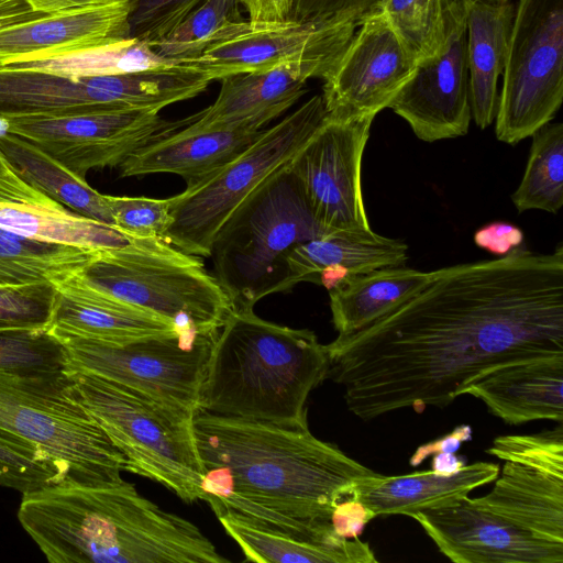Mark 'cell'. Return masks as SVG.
Masks as SVG:
<instances>
[{"mask_svg": "<svg viewBox=\"0 0 563 563\" xmlns=\"http://www.w3.org/2000/svg\"><path fill=\"white\" fill-rule=\"evenodd\" d=\"M450 0H382L378 9L418 63L445 44Z\"/></svg>", "mask_w": 563, "mask_h": 563, "instance_id": "e575fe53", "label": "cell"}, {"mask_svg": "<svg viewBox=\"0 0 563 563\" xmlns=\"http://www.w3.org/2000/svg\"><path fill=\"white\" fill-rule=\"evenodd\" d=\"M46 330L59 340L109 343L178 333L158 314L86 288L70 278L57 285Z\"/></svg>", "mask_w": 563, "mask_h": 563, "instance_id": "603a6c76", "label": "cell"}, {"mask_svg": "<svg viewBox=\"0 0 563 563\" xmlns=\"http://www.w3.org/2000/svg\"><path fill=\"white\" fill-rule=\"evenodd\" d=\"M466 465V457L455 453L441 452L433 455L432 471L441 474H453Z\"/></svg>", "mask_w": 563, "mask_h": 563, "instance_id": "c3c4849f", "label": "cell"}, {"mask_svg": "<svg viewBox=\"0 0 563 563\" xmlns=\"http://www.w3.org/2000/svg\"><path fill=\"white\" fill-rule=\"evenodd\" d=\"M65 367L64 345L46 329L0 331V371L59 372Z\"/></svg>", "mask_w": 563, "mask_h": 563, "instance_id": "8d00e7d4", "label": "cell"}, {"mask_svg": "<svg viewBox=\"0 0 563 563\" xmlns=\"http://www.w3.org/2000/svg\"><path fill=\"white\" fill-rule=\"evenodd\" d=\"M114 225L128 235L141 239H162L173 222L170 197H115L106 195Z\"/></svg>", "mask_w": 563, "mask_h": 563, "instance_id": "ab89813d", "label": "cell"}, {"mask_svg": "<svg viewBox=\"0 0 563 563\" xmlns=\"http://www.w3.org/2000/svg\"><path fill=\"white\" fill-rule=\"evenodd\" d=\"M416 66L383 12L378 8L368 12L324 80L327 118H375L409 81Z\"/></svg>", "mask_w": 563, "mask_h": 563, "instance_id": "e0dca14e", "label": "cell"}, {"mask_svg": "<svg viewBox=\"0 0 563 563\" xmlns=\"http://www.w3.org/2000/svg\"><path fill=\"white\" fill-rule=\"evenodd\" d=\"M183 96L181 76L173 67L85 78L0 67V121L103 111L159 112Z\"/></svg>", "mask_w": 563, "mask_h": 563, "instance_id": "8fae6325", "label": "cell"}, {"mask_svg": "<svg viewBox=\"0 0 563 563\" xmlns=\"http://www.w3.org/2000/svg\"><path fill=\"white\" fill-rule=\"evenodd\" d=\"M59 483V472L45 454L0 437V486L25 494Z\"/></svg>", "mask_w": 563, "mask_h": 563, "instance_id": "f35d334b", "label": "cell"}, {"mask_svg": "<svg viewBox=\"0 0 563 563\" xmlns=\"http://www.w3.org/2000/svg\"><path fill=\"white\" fill-rule=\"evenodd\" d=\"M217 334L188 338L172 333L122 343L60 341L65 372L90 373L196 413Z\"/></svg>", "mask_w": 563, "mask_h": 563, "instance_id": "7c38bea8", "label": "cell"}, {"mask_svg": "<svg viewBox=\"0 0 563 563\" xmlns=\"http://www.w3.org/2000/svg\"><path fill=\"white\" fill-rule=\"evenodd\" d=\"M73 282L146 309L188 338L216 335L233 303L199 256L162 239L132 236L114 249L99 250Z\"/></svg>", "mask_w": 563, "mask_h": 563, "instance_id": "5b68a950", "label": "cell"}, {"mask_svg": "<svg viewBox=\"0 0 563 563\" xmlns=\"http://www.w3.org/2000/svg\"><path fill=\"white\" fill-rule=\"evenodd\" d=\"M360 21L353 18L302 22L243 19L223 29L196 56L173 64L190 68L209 81L292 62L318 64L332 73Z\"/></svg>", "mask_w": 563, "mask_h": 563, "instance_id": "4fadbf2b", "label": "cell"}, {"mask_svg": "<svg viewBox=\"0 0 563 563\" xmlns=\"http://www.w3.org/2000/svg\"><path fill=\"white\" fill-rule=\"evenodd\" d=\"M408 246L400 240L369 232L334 231L298 245L287 257L283 292L302 282L328 290L340 280L373 269L401 266Z\"/></svg>", "mask_w": 563, "mask_h": 563, "instance_id": "d4e9b609", "label": "cell"}, {"mask_svg": "<svg viewBox=\"0 0 563 563\" xmlns=\"http://www.w3.org/2000/svg\"><path fill=\"white\" fill-rule=\"evenodd\" d=\"M388 108L424 142L463 136L472 119L467 31L462 0H450L444 47L417 63Z\"/></svg>", "mask_w": 563, "mask_h": 563, "instance_id": "ac0fdd59", "label": "cell"}, {"mask_svg": "<svg viewBox=\"0 0 563 563\" xmlns=\"http://www.w3.org/2000/svg\"><path fill=\"white\" fill-rule=\"evenodd\" d=\"M498 475L499 466L489 462L465 465L453 474L432 470L396 476L374 473L355 482L352 498L363 503L376 516L412 517L420 511L453 505Z\"/></svg>", "mask_w": 563, "mask_h": 563, "instance_id": "484cf974", "label": "cell"}, {"mask_svg": "<svg viewBox=\"0 0 563 563\" xmlns=\"http://www.w3.org/2000/svg\"><path fill=\"white\" fill-rule=\"evenodd\" d=\"M12 65L85 78L142 71L174 64L159 56L147 43L129 38L111 45Z\"/></svg>", "mask_w": 563, "mask_h": 563, "instance_id": "d6a6232c", "label": "cell"}, {"mask_svg": "<svg viewBox=\"0 0 563 563\" xmlns=\"http://www.w3.org/2000/svg\"><path fill=\"white\" fill-rule=\"evenodd\" d=\"M205 466L201 500L214 514L234 510L258 523L320 536L333 532L334 506L374 474L321 441L308 423L280 424L198 410L194 417Z\"/></svg>", "mask_w": 563, "mask_h": 563, "instance_id": "7a4b0ae2", "label": "cell"}, {"mask_svg": "<svg viewBox=\"0 0 563 563\" xmlns=\"http://www.w3.org/2000/svg\"><path fill=\"white\" fill-rule=\"evenodd\" d=\"M522 180L511 199L518 212L558 213L563 206V124L547 123L532 135Z\"/></svg>", "mask_w": 563, "mask_h": 563, "instance_id": "836d02e7", "label": "cell"}, {"mask_svg": "<svg viewBox=\"0 0 563 563\" xmlns=\"http://www.w3.org/2000/svg\"><path fill=\"white\" fill-rule=\"evenodd\" d=\"M99 250L44 242L0 228V286L59 285Z\"/></svg>", "mask_w": 563, "mask_h": 563, "instance_id": "1f68e13d", "label": "cell"}, {"mask_svg": "<svg viewBox=\"0 0 563 563\" xmlns=\"http://www.w3.org/2000/svg\"><path fill=\"white\" fill-rule=\"evenodd\" d=\"M411 518L440 552L456 563H563V544L538 538L477 508L468 496Z\"/></svg>", "mask_w": 563, "mask_h": 563, "instance_id": "ffe728a7", "label": "cell"}, {"mask_svg": "<svg viewBox=\"0 0 563 563\" xmlns=\"http://www.w3.org/2000/svg\"><path fill=\"white\" fill-rule=\"evenodd\" d=\"M330 74L318 64L292 62L224 77L216 101L186 128L265 129L306 93L308 79L325 80Z\"/></svg>", "mask_w": 563, "mask_h": 563, "instance_id": "44dd1931", "label": "cell"}, {"mask_svg": "<svg viewBox=\"0 0 563 563\" xmlns=\"http://www.w3.org/2000/svg\"><path fill=\"white\" fill-rule=\"evenodd\" d=\"M252 22H283L290 14L294 0H240Z\"/></svg>", "mask_w": 563, "mask_h": 563, "instance_id": "7dc6e473", "label": "cell"}, {"mask_svg": "<svg viewBox=\"0 0 563 563\" xmlns=\"http://www.w3.org/2000/svg\"><path fill=\"white\" fill-rule=\"evenodd\" d=\"M373 120L325 117L288 164L314 219L329 232L373 231L361 184L362 157Z\"/></svg>", "mask_w": 563, "mask_h": 563, "instance_id": "2e32d148", "label": "cell"}, {"mask_svg": "<svg viewBox=\"0 0 563 563\" xmlns=\"http://www.w3.org/2000/svg\"><path fill=\"white\" fill-rule=\"evenodd\" d=\"M197 113L166 120L156 111H103L0 121V130L34 144L78 177L119 167L140 148L190 124Z\"/></svg>", "mask_w": 563, "mask_h": 563, "instance_id": "9a60e30c", "label": "cell"}, {"mask_svg": "<svg viewBox=\"0 0 563 563\" xmlns=\"http://www.w3.org/2000/svg\"><path fill=\"white\" fill-rule=\"evenodd\" d=\"M18 519L51 563H225L191 521L133 484L59 483L22 494Z\"/></svg>", "mask_w": 563, "mask_h": 563, "instance_id": "3957f363", "label": "cell"}, {"mask_svg": "<svg viewBox=\"0 0 563 563\" xmlns=\"http://www.w3.org/2000/svg\"><path fill=\"white\" fill-rule=\"evenodd\" d=\"M0 437L45 454L63 483L124 481V455L70 393L65 371H0Z\"/></svg>", "mask_w": 563, "mask_h": 563, "instance_id": "52a82bcc", "label": "cell"}, {"mask_svg": "<svg viewBox=\"0 0 563 563\" xmlns=\"http://www.w3.org/2000/svg\"><path fill=\"white\" fill-rule=\"evenodd\" d=\"M47 199V196L35 190L20 178L0 151V200L41 202Z\"/></svg>", "mask_w": 563, "mask_h": 563, "instance_id": "f6af8a7d", "label": "cell"}, {"mask_svg": "<svg viewBox=\"0 0 563 563\" xmlns=\"http://www.w3.org/2000/svg\"><path fill=\"white\" fill-rule=\"evenodd\" d=\"M472 428L468 424H461L450 433L426 444L418 446L411 455L409 463L411 466L420 465L427 457L441 452L455 453L462 443L472 440Z\"/></svg>", "mask_w": 563, "mask_h": 563, "instance_id": "bcb514c9", "label": "cell"}, {"mask_svg": "<svg viewBox=\"0 0 563 563\" xmlns=\"http://www.w3.org/2000/svg\"><path fill=\"white\" fill-rule=\"evenodd\" d=\"M225 532L236 542L245 561L257 563H376L366 542L344 539L334 531L306 536L272 528L234 511L216 514Z\"/></svg>", "mask_w": 563, "mask_h": 563, "instance_id": "83f0119b", "label": "cell"}, {"mask_svg": "<svg viewBox=\"0 0 563 563\" xmlns=\"http://www.w3.org/2000/svg\"><path fill=\"white\" fill-rule=\"evenodd\" d=\"M328 233L286 165L261 184L219 229L210 254L214 277L233 309H253L262 298L283 292L291 251Z\"/></svg>", "mask_w": 563, "mask_h": 563, "instance_id": "8992f818", "label": "cell"}, {"mask_svg": "<svg viewBox=\"0 0 563 563\" xmlns=\"http://www.w3.org/2000/svg\"><path fill=\"white\" fill-rule=\"evenodd\" d=\"M133 7L131 2H113L0 14V67L129 40Z\"/></svg>", "mask_w": 563, "mask_h": 563, "instance_id": "d6986e66", "label": "cell"}, {"mask_svg": "<svg viewBox=\"0 0 563 563\" xmlns=\"http://www.w3.org/2000/svg\"><path fill=\"white\" fill-rule=\"evenodd\" d=\"M327 346L308 329L233 309L212 344L199 410L280 424L307 421L309 394L329 374Z\"/></svg>", "mask_w": 563, "mask_h": 563, "instance_id": "277c9868", "label": "cell"}, {"mask_svg": "<svg viewBox=\"0 0 563 563\" xmlns=\"http://www.w3.org/2000/svg\"><path fill=\"white\" fill-rule=\"evenodd\" d=\"M495 132L515 145L549 123L563 100V0H518Z\"/></svg>", "mask_w": 563, "mask_h": 563, "instance_id": "30bf717a", "label": "cell"}, {"mask_svg": "<svg viewBox=\"0 0 563 563\" xmlns=\"http://www.w3.org/2000/svg\"><path fill=\"white\" fill-rule=\"evenodd\" d=\"M376 515L355 498L339 501L330 515L334 532L344 539H356Z\"/></svg>", "mask_w": 563, "mask_h": 563, "instance_id": "7bdbcfd3", "label": "cell"}, {"mask_svg": "<svg viewBox=\"0 0 563 563\" xmlns=\"http://www.w3.org/2000/svg\"><path fill=\"white\" fill-rule=\"evenodd\" d=\"M137 0H36V2L47 11H57L75 9L87 5L104 4L113 2H131L135 4Z\"/></svg>", "mask_w": 563, "mask_h": 563, "instance_id": "681fc988", "label": "cell"}, {"mask_svg": "<svg viewBox=\"0 0 563 563\" xmlns=\"http://www.w3.org/2000/svg\"><path fill=\"white\" fill-rule=\"evenodd\" d=\"M65 373L70 393L124 455L125 471L163 485L186 503L201 499L205 466L195 412L90 373Z\"/></svg>", "mask_w": 563, "mask_h": 563, "instance_id": "ba28073f", "label": "cell"}, {"mask_svg": "<svg viewBox=\"0 0 563 563\" xmlns=\"http://www.w3.org/2000/svg\"><path fill=\"white\" fill-rule=\"evenodd\" d=\"M505 464L485 496L470 498L533 536L563 544V428L501 435L486 451Z\"/></svg>", "mask_w": 563, "mask_h": 563, "instance_id": "5bb4252c", "label": "cell"}, {"mask_svg": "<svg viewBox=\"0 0 563 563\" xmlns=\"http://www.w3.org/2000/svg\"><path fill=\"white\" fill-rule=\"evenodd\" d=\"M56 292L53 284L0 286V331L46 329Z\"/></svg>", "mask_w": 563, "mask_h": 563, "instance_id": "74e56055", "label": "cell"}, {"mask_svg": "<svg viewBox=\"0 0 563 563\" xmlns=\"http://www.w3.org/2000/svg\"><path fill=\"white\" fill-rule=\"evenodd\" d=\"M207 0H137L130 14V38L150 46L167 37Z\"/></svg>", "mask_w": 563, "mask_h": 563, "instance_id": "60d3db41", "label": "cell"}, {"mask_svg": "<svg viewBox=\"0 0 563 563\" xmlns=\"http://www.w3.org/2000/svg\"><path fill=\"white\" fill-rule=\"evenodd\" d=\"M523 241V232L507 222H493L478 229L474 234L477 246L495 255L505 256Z\"/></svg>", "mask_w": 563, "mask_h": 563, "instance_id": "ee69618b", "label": "cell"}, {"mask_svg": "<svg viewBox=\"0 0 563 563\" xmlns=\"http://www.w3.org/2000/svg\"><path fill=\"white\" fill-rule=\"evenodd\" d=\"M0 228L31 239L93 250L120 247L131 235L107 223L45 201L0 200Z\"/></svg>", "mask_w": 563, "mask_h": 563, "instance_id": "f546056e", "label": "cell"}, {"mask_svg": "<svg viewBox=\"0 0 563 563\" xmlns=\"http://www.w3.org/2000/svg\"><path fill=\"white\" fill-rule=\"evenodd\" d=\"M327 117L316 95L262 134L211 177L170 197L173 222L165 241L187 254L210 257L219 229L268 177L285 167Z\"/></svg>", "mask_w": 563, "mask_h": 563, "instance_id": "9c48e42d", "label": "cell"}, {"mask_svg": "<svg viewBox=\"0 0 563 563\" xmlns=\"http://www.w3.org/2000/svg\"><path fill=\"white\" fill-rule=\"evenodd\" d=\"M325 346L328 377L363 420L448 406L492 366L563 352V244L437 269L400 307Z\"/></svg>", "mask_w": 563, "mask_h": 563, "instance_id": "6da1fadb", "label": "cell"}, {"mask_svg": "<svg viewBox=\"0 0 563 563\" xmlns=\"http://www.w3.org/2000/svg\"><path fill=\"white\" fill-rule=\"evenodd\" d=\"M0 151L20 178L32 188L81 216L115 228L106 195L41 148L0 130Z\"/></svg>", "mask_w": 563, "mask_h": 563, "instance_id": "4dcf8cb0", "label": "cell"}, {"mask_svg": "<svg viewBox=\"0 0 563 563\" xmlns=\"http://www.w3.org/2000/svg\"><path fill=\"white\" fill-rule=\"evenodd\" d=\"M382 0H294L288 16L291 21H324L340 18L361 20Z\"/></svg>", "mask_w": 563, "mask_h": 563, "instance_id": "b9f144b4", "label": "cell"}, {"mask_svg": "<svg viewBox=\"0 0 563 563\" xmlns=\"http://www.w3.org/2000/svg\"><path fill=\"white\" fill-rule=\"evenodd\" d=\"M472 117L481 129L495 120L497 84L507 63L516 3L464 0Z\"/></svg>", "mask_w": 563, "mask_h": 563, "instance_id": "4316f807", "label": "cell"}, {"mask_svg": "<svg viewBox=\"0 0 563 563\" xmlns=\"http://www.w3.org/2000/svg\"><path fill=\"white\" fill-rule=\"evenodd\" d=\"M240 5V0H207L152 47L173 63L194 57L223 29L243 20Z\"/></svg>", "mask_w": 563, "mask_h": 563, "instance_id": "d590c367", "label": "cell"}, {"mask_svg": "<svg viewBox=\"0 0 563 563\" xmlns=\"http://www.w3.org/2000/svg\"><path fill=\"white\" fill-rule=\"evenodd\" d=\"M264 131L254 129L189 130L186 126L132 154L120 177L174 174L192 187L224 167Z\"/></svg>", "mask_w": 563, "mask_h": 563, "instance_id": "cb8c5ba5", "label": "cell"}, {"mask_svg": "<svg viewBox=\"0 0 563 563\" xmlns=\"http://www.w3.org/2000/svg\"><path fill=\"white\" fill-rule=\"evenodd\" d=\"M462 1H464V0H462ZM490 1H507V0H490Z\"/></svg>", "mask_w": 563, "mask_h": 563, "instance_id": "f907efd6", "label": "cell"}, {"mask_svg": "<svg viewBox=\"0 0 563 563\" xmlns=\"http://www.w3.org/2000/svg\"><path fill=\"white\" fill-rule=\"evenodd\" d=\"M503 421H563V352L499 363L472 378L461 390Z\"/></svg>", "mask_w": 563, "mask_h": 563, "instance_id": "7402d4cb", "label": "cell"}, {"mask_svg": "<svg viewBox=\"0 0 563 563\" xmlns=\"http://www.w3.org/2000/svg\"><path fill=\"white\" fill-rule=\"evenodd\" d=\"M433 272L388 266L349 276L330 288L332 322L339 335L362 330L408 301Z\"/></svg>", "mask_w": 563, "mask_h": 563, "instance_id": "f1b7e54d", "label": "cell"}]
</instances>
